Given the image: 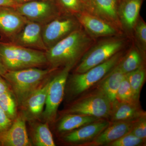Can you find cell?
<instances>
[{
  "instance_id": "14",
  "label": "cell",
  "mask_w": 146,
  "mask_h": 146,
  "mask_svg": "<svg viewBox=\"0 0 146 146\" xmlns=\"http://www.w3.org/2000/svg\"><path fill=\"white\" fill-rule=\"evenodd\" d=\"M110 122L106 119H100L65 133L62 138L63 140L68 143L81 146L94 140L109 125Z\"/></svg>"
},
{
  "instance_id": "26",
  "label": "cell",
  "mask_w": 146,
  "mask_h": 146,
  "mask_svg": "<svg viewBox=\"0 0 146 146\" xmlns=\"http://www.w3.org/2000/svg\"><path fill=\"white\" fill-rule=\"evenodd\" d=\"M116 100L119 102H140L135 100L133 91L126 74L125 75L118 88Z\"/></svg>"
},
{
  "instance_id": "21",
  "label": "cell",
  "mask_w": 146,
  "mask_h": 146,
  "mask_svg": "<svg viewBox=\"0 0 146 146\" xmlns=\"http://www.w3.org/2000/svg\"><path fill=\"white\" fill-rule=\"evenodd\" d=\"M63 115L57 126L58 131L60 133H68L101 119L78 114H67Z\"/></svg>"
},
{
  "instance_id": "33",
  "label": "cell",
  "mask_w": 146,
  "mask_h": 146,
  "mask_svg": "<svg viewBox=\"0 0 146 146\" xmlns=\"http://www.w3.org/2000/svg\"><path fill=\"white\" fill-rule=\"evenodd\" d=\"M18 5L12 0H0V6H9L16 7Z\"/></svg>"
},
{
  "instance_id": "28",
  "label": "cell",
  "mask_w": 146,
  "mask_h": 146,
  "mask_svg": "<svg viewBox=\"0 0 146 146\" xmlns=\"http://www.w3.org/2000/svg\"><path fill=\"white\" fill-rule=\"evenodd\" d=\"M145 145V140L138 138L129 132L107 146H141Z\"/></svg>"
},
{
  "instance_id": "30",
  "label": "cell",
  "mask_w": 146,
  "mask_h": 146,
  "mask_svg": "<svg viewBox=\"0 0 146 146\" xmlns=\"http://www.w3.org/2000/svg\"><path fill=\"white\" fill-rule=\"evenodd\" d=\"M138 138L146 139V115L139 118L130 131Z\"/></svg>"
},
{
  "instance_id": "22",
  "label": "cell",
  "mask_w": 146,
  "mask_h": 146,
  "mask_svg": "<svg viewBox=\"0 0 146 146\" xmlns=\"http://www.w3.org/2000/svg\"><path fill=\"white\" fill-rule=\"evenodd\" d=\"M143 65V59L141 52L136 48H133L123 56L117 66L123 74H127Z\"/></svg>"
},
{
  "instance_id": "3",
  "label": "cell",
  "mask_w": 146,
  "mask_h": 146,
  "mask_svg": "<svg viewBox=\"0 0 146 146\" xmlns=\"http://www.w3.org/2000/svg\"><path fill=\"white\" fill-rule=\"evenodd\" d=\"M124 56L121 50L104 63L82 73H74L68 76L65 93L72 100L89 91L118 65Z\"/></svg>"
},
{
  "instance_id": "24",
  "label": "cell",
  "mask_w": 146,
  "mask_h": 146,
  "mask_svg": "<svg viewBox=\"0 0 146 146\" xmlns=\"http://www.w3.org/2000/svg\"><path fill=\"white\" fill-rule=\"evenodd\" d=\"M125 74L133 91L135 100L139 101L141 89L146 80L145 64L135 70Z\"/></svg>"
},
{
  "instance_id": "13",
  "label": "cell",
  "mask_w": 146,
  "mask_h": 146,
  "mask_svg": "<svg viewBox=\"0 0 146 146\" xmlns=\"http://www.w3.org/2000/svg\"><path fill=\"white\" fill-rule=\"evenodd\" d=\"M42 25L28 21L10 43L21 46L46 52L47 50L42 35Z\"/></svg>"
},
{
  "instance_id": "11",
  "label": "cell",
  "mask_w": 146,
  "mask_h": 146,
  "mask_svg": "<svg viewBox=\"0 0 146 146\" xmlns=\"http://www.w3.org/2000/svg\"><path fill=\"white\" fill-rule=\"evenodd\" d=\"M84 30L92 37L116 36L121 33L115 27L85 9L75 16Z\"/></svg>"
},
{
  "instance_id": "20",
  "label": "cell",
  "mask_w": 146,
  "mask_h": 146,
  "mask_svg": "<svg viewBox=\"0 0 146 146\" xmlns=\"http://www.w3.org/2000/svg\"><path fill=\"white\" fill-rule=\"evenodd\" d=\"M125 74L117 65L94 87L103 93L112 104L116 100L117 91Z\"/></svg>"
},
{
  "instance_id": "10",
  "label": "cell",
  "mask_w": 146,
  "mask_h": 146,
  "mask_svg": "<svg viewBox=\"0 0 146 146\" xmlns=\"http://www.w3.org/2000/svg\"><path fill=\"white\" fill-rule=\"evenodd\" d=\"M28 21L15 7L0 6V41L11 42Z\"/></svg>"
},
{
  "instance_id": "18",
  "label": "cell",
  "mask_w": 146,
  "mask_h": 146,
  "mask_svg": "<svg viewBox=\"0 0 146 146\" xmlns=\"http://www.w3.org/2000/svg\"><path fill=\"white\" fill-rule=\"evenodd\" d=\"M146 115L141 107L140 102H124L116 100L112 104L109 118L110 121H132Z\"/></svg>"
},
{
  "instance_id": "1",
  "label": "cell",
  "mask_w": 146,
  "mask_h": 146,
  "mask_svg": "<svg viewBox=\"0 0 146 146\" xmlns=\"http://www.w3.org/2000/svg\"><path fill=\"white\" fill-rule=\"evenodd\" d=\"M94 38L80 26L45 52L50 68L74 67L93 46Z\"/></svg>"
},
{
  "instance_id": "7",
  "label": "cell",
  "mask_w": 146,
  "mask_h": 146,
  "mask_svg": "<svg viewBox=\"0 0 146 146\" xmlns=\"http://www.w3.org/2000/svg\"><path fill=\"white\" fill-rule=\"evenodd\" d=\"M74 67H63L58 73L50 79L47 91L44 111L42 115L47 122L55 121L58 107L63 101L65 94V86L69 73Z\"/></svg>"
},
{
  "instance_id": "31",
  "label": "cell",
  "mask_w": 146,
  "mask_h": 146,
  "mask_svg": "<svg viewBox=\"0 0 146 146\" xmlns=\"http://www.w3.org/2000/svg\"><path fill=\"white\" fill-rule=\"evenodd\" d=\"M13 121L9 117L0 107V134L8 130L13 123Z\"/></svg>"
},
{
  "instance_id": "34",
  "label": "cell",
  "mask_w": 146,
  "mask_h": 146,
  "mask_svg": "<svg viewBox=\"0 0 146 146\" xmlns=\"http://www.w3.org/2000/svg\"><path fill=\"white\" fill-rule=\"evenodd\" d=\"M7 71V70L6 69L1 62L0 61V75H3Z\"/></svg>"
},
{
  "instance_id": "29",
  "label": "cell",
  "mask_w": 146,
  "mask_h": 146,
  "mask_svg": "<svg viewBox=\"0 0 146 146\" xmlns=\"http://www.w3.org/2000/svg\"><path fill=\"white\" fill-rule=\"evenodd\" d=\"M135 35L144 54L146 49V24L141 18H138L134 27Z\"/></svg>"
},
{
  "instance_id": "23",
  "label": "cell",
  "mask_w": 146,
  "mask_h": 146,
  "mask_svg": "<svg viewBox=\"0 0 146 146\" xmlns=\"http://www.w3.org/2000/svg\"><path fill=\"white\" fill-rule=\"evenodd\" d=\"M33 143L37 146H56L48 123H39L35 127L32 131Z\"/></svg>"
},
{
  "instance_id": "12",
  "label": "cell",
  "mask_w": 146,
  "mask_h": 146,
  "mask_svg": "<svg viewBox=\"0 0 146 146\" xmlns=\"http://www.w3.org/2000/svg\"><path fill=\"white\" fill-rule=\"evenodd\" d=\"M119 0H89L86 10L120 31L123 29L118 13Z\"/></svg>"
},
{
  "instance_id": "25",
  "label": "cell",
  "mask_w": 146,
  "mask_h": 146,
  "mask_svg": "<svg viewBox=\"0 0 146 146\" xmlns=\"http://www.w3.org/2000/svg\"><path fill=\"white\" fill-rule=\"evenodd\" d=\"M17 101L11 89L0 96V107L12 121L18 117Z\"/></svg>"
},
{
  "instance_id": "17",
  "label": "cell",
  "mask_w": 146,
  "mask_h": 146,
  "mask_svg": "<svg viewBox=\"0 0 146 146\" xmlns=\"http://www.w3.org/2000/svg\"><path fill=\"white\" fill-rule=\"evenodd\" d=\"M26 121L22 114L18 115L8 130L0 134V146H31L27 132Z\"/></svg>"
},
{
  "instance_id": "6",
  "label": "cell",
  "mask_w": 146,
  "mask_h": 146,
  "mask_svg": "<svg viewBox=\"0 0 146 146\" xmlns=\"http://www.w3.org/2000/svg\"><path fill=\"white\" fill-rule=\"evenodd\" d=\"M125 44L124 39L112 38L102 41L91 47L79 61L74 73H82L104 63L121 51Z\"/></svg>"
},
{
  "instance_id": "2",
  "label": "cell",
  "mask_w": 146,
  "mask_h": 146,
  "mask_svg": "<svg viewBox=\"0 0 146 146\" xmlns=\"http://www.w3.org/2000/svg\"><path fill=\"white\" fill-rule=\"evenodd\" d=\"M58 69L32 68L7 71L2 76L8 84L21 107L28 97L41 85L44 80Z\"/></svg>"
},
{
  "instance_id": "8",
  "label": "cell",
  "mask_w": 146,
  "mask_h": 146,
  "mask_svg": "<svg viewBox=\"0 0 146 146\" xmlns=\"http://www.w3.org/2000/svg\"><path fill=\"white\" fill-rule=\"evenodd\" d=\"M16 10L29 21L42 25L65 12L55 0H39L18 4Z\"/></svg>"
},
{
  "instance_id": "9",
  "label": "cell",
  "mask_w": 146,
  "mask_h": 146,
  "mask_svg": "<svg viewBox=\"0 0 146 146\" xmlns=\"http://www.w3.org/2000/svg\"><path fill=\"white\" fill-rule=\"evenodd\" d=\"M80 26L75 16L66 13L42 26V37L47 50Z\"/></svg>"
},
{
  "instance_id": "35",
  "label": "cell",
  "mask_w": 146,
  "mask_h": 146,
  "mask_svg": "<svg viewBox=\"0 0 146 146\" xmlns=\"http://www.w3.org/2000/svg\"><path fill=\"white\" fill-rule=\"evenodd\" d=\"M16 4H21L33 1H39V0H12Z\"/></svg>"
},
{
  "instance_id": "32",
  "label": "cell",
  "mask_w": 146,
  "mask_h": 146,
  "mask_svg": "<svg viewBox=\"0 0 146 146\" xmlns=\"http://www.w3.org/2000/svg\"><path fill=\"white\" fill-rule=\"evenodd\" d=\"M8 84L1 75H0V96L10 90Z\"/></svg>"
},
{
  "instance_id": "16",
  "label": "cell",
  "mask_w": 146,
  "mask_h": 146,
  "mask_svg": "<svg viewBox=\"0 0 146 146\" xmlns=\"http://www.w3.org/2000/svg\"><path fill=\"white\" fill-rule=\"evenodd\" d=\"M50 82V79L33 92L21 106L22 115L27 121L37 119L42 115Z\"/></svg>"
},
{
  "instance_id": "36",
  "label": "cell",
  "mask_w": 146,
  "mask_h": 146,
  "mask_svg": "<svg viewBox=\"0 0 146 146\" xmlns=\"http://www.w3.org/2000/svg\"><path fill=\"white\" fill-rule=\"evenodd\" d=\"M81 1L84 5V7H85V9H86V7H87V5H88L89 0H81Z\"/></svg>"
},
{
  "instance_id": "27",
  "label": "cell",
  "mask_w": 146,
  "mask_h": 146,
  "mask_svg": "<svg viewBox=\"0 0 146 146\" xmlns=\"http://www.w3.org/2000/svg\"><path fill=\"white\" fill-rule=\"evenodd\" d=\"M60 8L65 13L75 16L85 10L81 0H55Z\"/></svg>"
},
{
  "instance_id": "4",
  "label": "cell",
  "mask_w": 146,
  "mask_h": 146,
  "mask_svg": "<svg viewBox=\"0 0 146 146\" xmlns=\"http://www.w3.org/2000/svg\"><path fill=\"white\" fill-rule=\"evenodd\" d=\"M0 61L7 71L48 65L45 52L0 41Z\"/></svg>"
},
{
  "instance_id": "15",
  "label": "cell",
  "mask_w": 146,
  "mask_h": 146,
  "mask_svg": "<svg viewBox=\"0 0 146 146\" xmlns=\"http://www.w3.org/2000/svg\"><path fill=\"white\" fill-rule=\"evenodd\" d=\"M138 119L132 121L111 122L109 125L94 140L81 146H107L110 143L130 132Z\"/></svg>"
},
{
  "instance_id": "5",
  "label": "cell",
  "mask_w": 146,
  "mask_h": 146,
  "mask_svg": "<svg viewBox=\"0 0 146 146\" xmlns=\"http://www.w3.org/2000/svg\"><path fill=\"white\" fill-rule=\"evenodd\" d=\"M111 109L110 101L101 91L93 87L75 99L62 112L63 115L78 114L109 120Z\"/></svg>"
},
{
  "instance_id": "19",
  "label": "cell",
  "mask_w": 146,
  "mask_h": 146,
  "mask_svg": "<svg viewBox=\"0 0 146 146\" xmlns=\"http://www.w3.org/2000/svg\"><path fill=\"white\" fill-rule=\"evenodd\" d=\"M143 0H119L118 13L123 28L133 29L139 17Z\"/></svg>"
}]
</instances>
